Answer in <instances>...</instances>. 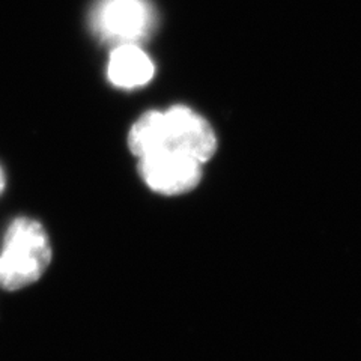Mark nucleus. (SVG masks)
Here are the masks:
<instances>
[{"label": "nucleus", "instance_id": "nucleus-5", "mask_svg": "<svg viewBox=\"0 0 361 361\" xmlns=\"http://www.w3.org/2000/svg\"><path fill=\"white\" fill-rule=\"evenodd\" d=\"M154 74L155 66L149 56L140 49V45H118L111 50L107 77L113 86L127 90L137 89L148 85Z\"/></svg>", "mask_w": 361, "mask_h": 361}, {"label": "nucleus", "instance_id": "nucleus-1", "mask_svg": "<svg viewBox=\"0 0 361 361\" xmlns=\"http://www.w3.org/2000/svg\"><path fill=\"white\" fill-rule=\"evenodd\" d=\"M128 146L139 158L172 151L195 157L205 164L217 149V139L205 118L190 107L175 106L142 115L128 134Z\"/></svg>", "mask_w": 361, "mask_h": 361}, {"label": "nucleus", "instance_id": "nucleus-3", "mask_svg": "<svg viewBox=\"0 0 361 361\" xmlns=\"http://www.w3.org/2000/svg\"><path fill=\"white\" fill-rule=\"evenodd\" d=\"M155 9L149 0H97L90 11V27L113 47L139 45L155 29Z\"/></svg>", "mask_w": 361, "mask_h": 361}, {"label": "nucleus", "instance_id": "nucleus-4", "mask_svg": "<svg viewBox=\"0 0 361 361\" xmlns=\"http://www.w3.org/2000/svg\"><path fill=\"white\" fill-rule=\"evenodd\" d=\"M143 183L158 195L178 196L195 190L203 176V163L187 154L163 151L139 158Z\"/></svg>", "mask_w": 361, "mask_h": 361}, {"label": "nucleus", "instance_id": "nucleus-6", "mask_svg": "<svg viewBox=\"0 0 361 361\" xmlns=\"http://www.w3.org/2000/svg\"><path fill=\"white\" fill-rule=\"evenodd\" d=\"M4 188H5V175H4L2 167H0V193H2Z\"/></svg>", "mask_w": 361, "mask_h": 361}, {"label": "nucleus", "instance_id": "nucleus-2", "mask_svg": "<svg viewBox=\"0 0 361 361\" xmlns=\"http://www.w3.org/2000/svg\"><path fill=\"white\" fill-rule=\"evenodd\" d=\"M51 255L44 226L29 217L16 219L0 248V288L18 290L33 285L50 267Z\"/></svg>", "mask_w": 361, "mask_h": 361}]
</instances>
